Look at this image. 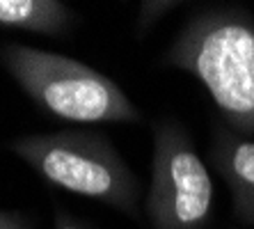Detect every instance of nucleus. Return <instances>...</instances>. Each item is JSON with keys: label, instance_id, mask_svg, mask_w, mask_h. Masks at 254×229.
<instances>
[{"label": "nucleus", "instance_id": "7", "mask_svg": "<svg viewBox=\"0 0 254 229\" xmlns=\"http://www.w3.org/2000/svg\"><path fill=\"white\" fill-rule=\"evenodd\" d=\"M174 7H179V2H163V0H147V2H142L140 9H137V18H135L137 39L149 35V30L154 28L167 12H172Z\"/></svg>", "mask_w": 254, "mask_h": 229}, {"label": "nucleus", "instance_id": "9", "mask_svg": "<svg viewBox=\"0 0 254 229\" xmlns=\"http://www.w3.org/2000/svg\"><path fill=\"white\" fill-rule=\"evenodd\" d=\"M55 229H92L89 225H85L80 218H76L73 213H69L64 206L55 209Z\"/></svg>", "mask_w": 254, "mask_h": 229}, {"label": "nucleus", "instance_id": "1", "mask_svg": "<svg viewBox=\"0 0 254 229\" xmlns=\"http://www.w3.org/2000/svg\"><path fill=\"white\" fill-rule=\"evenodd\" d=\"M163 62L206 87L231 131L254 135V16L241 5L201 9L170 44Z\"/></svg>", "mask_w": 254, "mask_h": 229}, {"label": "nucleus", "instance_id": "6", "mask_svg": "<svg viewBox=\"0 0 254 229\" xmlns=\"http://www.w3.org/2000/svg\"><path fill=\"white\" fill-rule=\"evenodd\" d=\"M73 12L60 0H0V28L62 37L71 30Z\"/></svg>", "mask_w": 254, "mask_h": 229}, {"label": "nucleus", "instance_id": "4", "mask_svg": "<svg viewBox=\"0 0 254 229\" xmlns=\"http://www.w3.org/2000/svg\"><path fill=\"white\" fill-rule=\"evenodd\" d=\"M215 204V186L206 163L181 122H154L151 181L144 197V216L151 229H208Z\"/></svg>", "mask_w": 254, "mask_h": 229}, {"label": "nucleus", "instance_id": "2", "mask_svg": "<svg viewBox=\"0 0 254 229\" xmlns=\"http://www.w3.org/2000/svg\"><path fill=\"white\" fill-rule=\"evenodd\" d=\"M0 67L44 115L73 124H137L142 112L113 78L80 60L0 41Z\"/></svg>", "mask_w": 254, "mask_h": 229}, {"label": "nucleus", "instance_id": "8", "mask_svg": "<svg viewBox=\"0 0 254 229\" xmlns=\"http://www.w3.org/2000/svg\"><path fill=\"white\" fill-rule=\"evenodd\" d=\"M0 229H35V225L25 213L0 209Z\"/></svg>", "mask_w": 254, "mask_h": 229}, {"label": "nucleus", "instance_id": "5", "mask_svg": "<svg viewBox=\"0 0 254 229\" xmlns=\"http://www.w3.org/2000/svg\"><path fill=\"white\" fill-rule=\"evenodd\" d=\"M208 158L229 188L236 220L254 225V138L218 124L213 126Z\"/></svg>", "mask_w": 254, "mask_h": 229}, {"label": "nucleus", "instance_id": "3", "mask_svg": "<svg viewBox=\"0 0 254 229\" xmlns=\"http://www.w3.org/2000/svg\"><path fill=\"white\" fill-rule=\"evenodd\" d=\"M9 152L53 188L83 195L140 220V183L115 145L99 131L64 129L9 140Z\"/></svg>", "mask_w": 254, "mask_h": 229}]
</instances>
